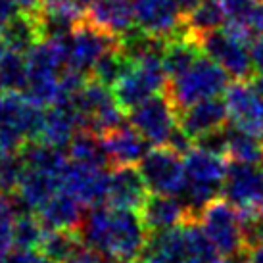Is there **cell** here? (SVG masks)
<instances>
[{
    "label": "cell",
    "instance_id": "cell-15",
    "mask_svg": "<svg viewBox=\"0 0 263 263\" xmlns=\"http://www.w3.org/2000/svg\"><path fill=\"white\" fill-rule=\"evenodd\" d=\"M139 213L150 233L175 229L190 221L189 210L183 204V200L167 194H150Z\"/></svg>",
    "mask_w": 263,
    "mask_h": 263
},
{
    "label": "cell",
    "instance_id": "cell-10",
    "mask_svg": "<svg viewBox=\"0 0 263 263\" xmlns=\"http://www.w3.org/2000/svg\"><path fill=\"white\" fill-rule=\"evenodd\" d=\"M108 189H110V173L106 171V167H96L69 160L67 167L62 173V190L77 198L85 208L106 204Z\"/></svg>",
    "mask_w": 263,
    "mask_h": 263
},
{
    "label": "cell",
    "instance_id": "cell-23",
    "mask_svg": "<svg viewBox=\"0 0 263 263\" xmlns=\"http://www.w3.org/2000/svg\"><path fill=\"white\" fill-rule=\"evenodd\" d=\"M202 56H204V52H202L198 41L192 35H184V37L167 41L163 56H161L167 79H177L183 73H186Z\"/></svg>",
    "mask_w": 263,
    "mask_h": 263
},
{
    "label": "cell",
    "instance_id": "cell-17",
    "mask_svg": "<svg viewBox=\"0 0 263 263\" xmlns=\"http://www.w3.org/2000/svg\"><path fill=\"white\" fill-rule=\"evenodd\" d=\"M102 140L111 167L137 165L144 160V156L150 152V146H152L140 133H137L133 127H127V125L119 127L116 131L106 133Z\"/></svg>",
    "mask_w": 263,
    "mask_h": 263
},
{
    "label": "cell",
    "instance_id": "cell-33",
    "mask_svg": "<svg viewBox=\"0 0 263 263\" xmlns=\"http://www.w3.org/2000/svg\"><path fill=\"white\" fill-rule=\"evenodd\" d=\"M25 169H27V165H25L20 152L8 154L4 158H0V184H2V190L6 196L14 194L17 190Z\"/></svg>",
    "mask_w": 263,
    "mask_h": 263
},
{
    "label": "cell",
    "instance_id": "cell-39",
    "mask_svg": "<svg viewBox=\"0 0 263 263\" xmlns=\"http://www.w3.org/2000/svg\"><path fill=\"white\" fill-rule=\"evenodd\" d=\"M250 54H252V62H254L256 73H263V35L261 37H257L256 41L252 43Z\"/></svg>",
    "mask_w": 263,
    "mask_h": 263
},
{
    "label": "cell",
    "instance_id": "cell-2",
    "mask_svg": "<svg viewBox=\"0 0 263 263\" xmlns=\"http://www.w3.org/2000/svg\"><path fill=\"white\" fill-rule=\"evenodd\" d=\"M167 83L169 79L163 69L161 56H150L142 62L133 64L129 71L114 85L111 92L116 96L119 108L129 114L154 95L163 92L167 88Z\"/></svg>",
    "mask_w": 263,
    "mask_h": 263
},
{
    "label": "cell",
    "instance_id": "cell-34",
    "mask_svg": "<svg viewBox=\"0 0 263 263\" xmlns=\"http://www.w3.org/2000/svg\"><path fill=\"white\" fill-rule=\"evenodd\" d=\"M14 223L15 212L10 204V198H0V263L14 248Z\"/></svg>",
    "mask_w": 263,
    "mask_h": 263
},
{
    "label": "cell",
    "instance_id": "cell-19",
    "mask_svg": "<svg viewBox=\"0 0 263 263\" xmlns=\"http://www.w3.org/2000/svg\"><path fill=\"white\" fill-rule=\"evenodd\" d=\"M142 257L150 263H186L190 257L184 225L150 233Z\"/></svg>",
    "mask_w": 263,
    "mask_h": 263
},
{
    "label": "cell",
    "instance_id": "cell-26",
    "mask_svg": "<svg viewBox=\"0 0 263 263\" xmlns=\"http://www.w3.org/2000/svg\"><path fill=\"white\" fill-rule=\"evenodd\" d=\"M67 156L71 161H79L87 165H96V167L110 165V158H108L102 137L90 131H77L67 146Z\"/></svg>",
    "mask_w": 263,
    "mask_h": 263
},
{
    "label": "cell",
    "instance_id": "cell-31",
    "mask_svg": "<svg viewBox=\"0 0 263 263\" xmlns=\"http://www.w3.org/2000/svg\"><path fill=\"white\" fill-rule=\"evenodd\" d=\"M46 229L43 227L41 219L33 213L17 215L14 223V248L35 250L41 248Z\"/></svg>",
    "mask_w": 263,
    "mask_h": 263
},
{
    "label": "cell",
    "instance_id": "cell-47",
    "mask_svg": "<svg viewBox=\"0 0 263 263\" xmlns=\"http://www.w3.org/2000/svg\"><path fill=\"white\" fill-rule=\"evenodd\" d=\"M100 263H129V261H123V259H119L116 256H102Z\"/></svg>",
    "mask_w": 263,
    "mask_h": 263
},
{
    "label": "cell",
    "instance_id": "cell-52",
    "mask_svg": "<svg viewBox=\"0 0 263 263\" xmlns=\"http://www.w3.org/2000/svg\"><path fill=\"white\" fill-rule=\"evenodd\" d=\"M2 194H4V190H2V184H0V198H2Z\"/></svg>",
    "mask_w": 263,
    "mask_h": 263
},
{
    "label": "cell",
    "instance_id": "cell-25",
    "mask_svg": "<svg viewBox=\"0 0 263 263\" xmlns=\"http://www.w3.org/2000/svg\"><path fill=\"white\" fill-rule=\"evenodd\" d=\"M227 23V14L221 0H202L192 12L184 15V27L194 39L217 31Z\"/></svg>",
    "mask_w": 263,
    "mask_h": 263
},
{
    "label": "cell",
    "instance_id": "cell-46",
    "mask_svg": "<svg viewBox=\"0 0 263 263\" xmlns=\"http://www.w3.org/2000/svg\"><path fill=\"white\" fill-rule=\"evenodd\" d=\"M73 0H43V6H62V4H69Z\"/></svg>",
    "mask_w": 263,
    "mask_h": 263
},
{
    "label": "cell",
    "instance_id": "cell-30",
    "mask_svg": "<svg viewBox=\"0 0 263 263\" xmlns=\"http://www.w3.org/2000/svg\"><path fill=\"white\" fill-rule=\"evenodd\" d=\"M131 66H133L131 60L125 56L123 50L119 46H116V48H110L102 58L96 62V66L90 71V77L95 81H98V83L106 85V87L114 88V85L129 71Z\"/></svg>",
    "mask_w": 263,
    "mask_h": 263
},
{
    "label": "cell",
    "instance_id": "cell-20",
    "mask_svg": "<svg viewBox=\"0 0 263 263\" xmlns=\"http://www.w3.org/2000/svg\"><path fill=\"white\" fill-rule=\"evenodd\" d=\"M87 17L100 29L119 39L135 27L133 0H95L87 10Z\"/></svg>",
    "mask_w": 263,
    "mask_h": 263
},
{
    "label": "cell",
    "instance_id": "cell-9",
    "mask_svg": "<svg viewBox=\"0 0 263 263\" xmlns=\"http://www.w3.org/2000/svg\"><path fill=\"white\" fill-rule=\"evenodd\" d=\"M135 25L154 37L171 39L184 37V15L177 0H133Z\"/></svg>",
    "mask_w": 263,
    "mask_h": 263
},
{
    "label": "cell",
    "instance_id": "cell-51",
    "mask_svg": "<svg viewBox=\"0 0 263 263\" xmlns=\"http://www.w3.org/2000/svg\"><path fill=\"white\" fill-rule=\"evenodd\" d=\"M129 263H150V261H146V259H135V261H129Z\"/></svg>",
    "mask_w": 263,
    "mask_h": 263
},
{
    "label": "cell",
    "instance_id": "cell-50",
    "mask_svg": "<svg viewBox=\"0 0 263 263\" xmlns=\"http://www.w3.org/2000/svg\"><path fill=\"white\" fill-rule=\"evenodd\" d=\"M6 44H4V41H2V37H0V58H2V56H4V54H6Z\"/></svg>",
    "mask_w": 263,
    "mask_h": 263
},
{
    "label": "cell",
    "instance_id": "cell-12",
    "mask_svg": "<svg viewBox=\"0 0 263 263\" xmlns=\"http://www.w3.org/2000/svg\"><path fill=\"white\" fill-rule=\"evenodd\" d=\"M229 123L242 131L263 137V102L250 83L234 81L225 90Z\"/></svg>",
    "mask_w": 263,
    "mask_h": 263
},
{
    "label": "cell",
    "instance_id": "cell-6",
    "mask_svg": "<svg viewBox=\"0 0 263 263\" xmlns=\"http://www.w3.org/2000/svg\"><path fill=\"white\" fill-rule=\"evenodd\" d=\"M150 194L179 196L184 189V160L167 146H154L139 163Z\"/></svg>",
    "mask_w": 263,
    "mask_h": 263
},
{
    "label": "cell",
    "instance_id": "cell-38",
    "mask_svg": "<svg viewBox=\"0 0 263 263\" xmlns=\"http://www.w3.org/2000/svg\"><path fill=\"white\" fill-rule=\"evenodd\" d=\"M100 259H102V254H98L96 250H90V248H87V246H83V248L66 263H100Z\"/></svg>",
    "mask_w": 263,
    "mask_h": 263
},
{
    "label": "cell",
    "instance_id": "cell-45",
    "mask_svg": "<svg viewBox=\"0 0 263 263\" xmlns=\"http://www.w3.org/2000/svg\"><path fill=\"white\" fill-rule=\"evenodd\" d=\"M92 2H95V0H73V4L77 8H79V10H83V12H85V14H87V10L90 6H92Z\"/></svg>",
    "mask_w": 263,
    "mask_h": 263
},
{
    "label": "cell",
    "instance_id": "cell-7",
    "mask_svg": "<svg viewBox=\"0 0 263 263\" xmlns=\"http://www.w3.org/2000/svg\"><path fill=\"white\" fill-rule=\"evenodd\" d=\"M200 48L210 60L221 66L234 81H250L256 75L248 44L231 37L225 29L205 33L196 39Z\"/></svg>",
    "mask_w": 263,
    "mask_h": 263
},
{
    "label": "cell",
    "instance_id": "cell-41",
    "mask_svg": "<svg viewBox=\"0 0 263 263\" xmlns=\"http://www.w3.org/2000/svg\"><path fill=\"white\" fill-rule=\"evenodd\" d=\"M250 85H252V88L256 90V95L261 98L263 102V73H256L252 79H250Z\"/></svg>",
    "mask_w": 263,
    "mask_h": 263
},
{
    "label": "cell",
    "instance_id": "cell-53",
    "mask_svg": "<svg viewBox=\"0 0 263 263\" xmlns=\"http://www.w3.org/2000/svg\"><path fill=\"white\" fill-rule=\"evenodd\" d=\"M0 33H2V25H0Z\"/></svg>",
    "mask_w": 263,
    "mask_h": 263
},
{
    "label": "cell",
    "instance_id": "cell-48",
    "mask_svg": "<svg viewBox=\"0 0 263 263\" xmlns=\"http://www.w3.org/2000/svg\"><path fill=\"white\" fill-rule=\"evenodd\" d=\"M186 263H219V261H210V259H202V257H189Z\"/></svg>",
    "mask_w": 263,
    "mask_h": 263
},
{
    "label": "cell",
    "instance_id": "cell-27",
    "mask_svg": "<svg viewBox=\"0 0 263 263\" xmlns=\"http://www.w3.org/2000/svg\"><path fill=\"white\" fill-rule=\"evenodd\" d=\"M229 160L263 165V137L229 125Z\"/></svg>",
    "mask_w": 263,
    "mask_h": 263
},
{
    "label": "cell",
    "instance_id": "cell-24",
    "mask_svg": "<svg viewBox=\"0 0 263 263\" xmlns=\"http://www.w3.org/2000/svg\"><path fill=\"white\" fill-rule=\"evenodd\" d=\"M20 154H22L27 169H39V171L54 173L58 177H62L64 169L69 163L62 148L52 146V144L43 142V140H27L20 148Z\"/></svg>",
    "mask_w": 263,
    "mask_h": 263
},
{
    "label": "cell",
    "instance_id": "cell-40",
    "mask_svg": "<svg viewBox=\"0 0 263 263\" xmlns=\"http://www.w3.org/2000/svg\"><path fill=\"white\" fill-rule=\"evenodd\" d=\"M22 12H37L43 6V0H15Z\"/></svg>",
    "mask_w": 263,
    "mask_h": 263
},
{
    "label": "cell",
    "instance_id": "cell-49",
    "mask_svg": "<svg viewBox=\"0 0 263 263\" xmlns=\"http://www.w3.org/2000/svg\"><path fill=\"white\" fill-rule=\"evenodd\" d=\"M33 263H54V261H52V259H48V257H44L43 254H39L37 259H35Z\"/></svg>",
    "mask_w": 263,
    "mask_h": 263
},
{
    "label": "cell",
    "instance_id": "cell-43",
    "mask_svg": "<svg viewBox=\"0 0 263 263\" xmlns=\"http://www.w3.org/2000/svg\"><path fill=\"white\" fill-rule=\"evenodd\" d=\"M248 261L250 263H263V244L257 246L256 250H252L248 254Z\"/></svg>",
    "mask_w": 263,
    "mask_h": 263
},
{
    "label": "cell",
    "instance_id": "cell-32",
    "mask_svg": "<svg viewBox=\"0 0 263 263\" xmlns=\"http://www.w3.org/2000/svg\"><path fill=\"white\" fill-rule=\"evenodd\" d=\"M236 212L240 217L244 252L250 254L252 250L263 244V208H250V210H236Z\"/></svg>",
    "mask_w": 263,
    "mask_h": 263
},
{
    "label": "cell",
    "instance_id": "cell-8",
    "mask_svg": "<svg viewBox=\"0 0 263 263\" xmlns=\"http://www.w3.org/2000/svg\"><path fill=\"white\" fill-rule=\"evenodd\" d=\"M150 231L140 213L135 210L111 208L110 231H108V256H116L123 261H135L146 248Z\"/></svg>",
    "mask_w": 263,
    "mask_h": 263
},
{
    "label": "cell",
    "instance_id": "cell-5",
    "mask_svg": "<svg viewBox=\"0 0 263 263\" xmlns=\"http://www.w3.org/2000/svg\"><path fill=\"white\" fill-rule=\"evenodd\" d=\"M200 225L217 248L219 256L231 257L244 252L240 217L236 208L227 200L217 198L212 204L205 205V210L200 215Z\"/></svg>",
    "mask_w": 263,
    "mask_h": 263
},
{
    "label": "cell",
    "instance_id": "cell-14",
    "mask_svg": "<svg viewBox=\"0 0 263 263\" xmlns=\"http://www.w3.org/2000/svg\"><path fill=\"white\" fill-rule=\"evenodd\" d=\"M150 190L146 181L135 165H119L110 173V189H108V204L121 210H140Z\"/></svg>",
    "mask_w": 263,
    "mask_h": 263
},
{
    "label": "cell",
    "instance_id": "cell-36",
    "mask_svg": "<svg viewBox=\"0 0 263 263\" xmlns=\"http://www.w3.org/2000/svg\"><path fill=\"white\" fill-rule=\"evenodd\" d=\"M229 20H238L256 4V0H221Z\"/></svg>",
    "mask_w": 263,
    "mask_h": 263
},
{
    "label": "cell",
    "instance_id": "cell-37",
    "mask_svg": "<svg viewBox=\"0 0 263 263\" xmlns=\"http://www.w3.org/2000/svg\"><path fill=\"white\" fill-rule=\"evenodd\" d=\"M37 252L35 250H22L12 248L8 252V256L2 259V263H33L37 259Z\"/></svg>",
    "mask_w": 263,
    "mask_h": 263
},
{
    "label": "cell",
    "instance_id": "cell-11",
    "mask_svg": "<svg viewBox=\"0 0 263 263\" xmlns=\"http://www.w3.org/2000/svg\"><path fill=\"white\" fill-rule=\"evenodd\" d=\"M223 196L236 210L263 208V171L254 163L229 160Z\"/></svg>",
    "mask_w": 263,
    "mask_h": 263
},
{
    "label": "cell",
    "instance_id": "cell-44",
    "mask_svg": "<svg viewBox=\"0 0 263 263\" xmlns=\"http://www.w3.org/2000/svg\"><path fill=\"white\" fill-rule=\"evenodd\" d=\"M219 263H250V261H248V254H246V252H242V254H236V256L225 257V259L219 261Z\"/></svg>",
    "mask_w": 263,
    "mask_h": 263
},
{
    "label": "cell",
    "instance_id": "cell-4",
    "mask_svg": "<svg viewBox=\"0 0 263 263\" xmlns=\"http://www.w3.org/2000/svg\"><path fill=\"white\" fill-rule=\"evenodd\" d=\"M116 46H119V39L100 29L85 14L73 33L67 37V67L90 75L96 62Z\"/></svg>",
    "mask_w": 263,
    "mask_h": 263
},
{
    "label": "cell",
    "instance_id": "cell-16",
    "mask_svg": "<svg viewBox=\"0 0 263 263\" xmlns=\"http://www.w3.org/2000/svg\"><path fill=\"white\" fill-rule=\"evenodd\" d=\"M229 123V111H227L225 98H208L184 108L179 114V127L189 135L192 140L202 137L205 133L225 127Z\"/></svg>",
    "mask_w": 263,
    "mask_h": 263
},
{
    "label": "cell",
    "instance_id": "cell-28",
    "mask_svg": "<svg viewBox=\"0 0 263 263\" xmlns=\"http://www.w3.org/2000/svg\"><path fill=\"white\" fill-rule=\"evenodd\" d=\"M77 231H46L39 254L52 259L54 263H66L83 248Z\"/></svg>",
    "mask_w": 263,
    "mask_h": 263
},
{
    "label": "cell",
    "instance_id": "cell-3",
    "mask_svg": "<svg viewBox=\"0 0 263 263\" xmlns=\"http://www.w3.org/2000/svg\"><path fill=\"white\" fill-rule=\"evenodd\" d=\"M127 116L133 129L140 133L152 146H165L171 133L179 125V111L165 90L148 98Z\"/></svg>",
    "mask_w": 263,
    "mask_h": 263
},
{
    "label": "cell",
    "instance_id": "cell-35",
    "mask_svg": "<svg viewBox=\"0 0 263 263\" xmlns=\"http://www.w3.org/2000/svg\"><path fill=\"white\" fill-rule=\"evenodd\" d=\"M229 125L231 123L198 137L194 140L196 148L208 154H213V156H219V158H229Z\"/></svg>",
    "mask_w": 263,
    "mask_h": 263
},
{
    "label": "cell",
    "instance_id": "cell-1",
    "mask_svg": "<svg viewBox=\"0 0 263 263\" xmlns=\"http://www.w3.org/2000/svg\"><path fill=\"white\" fill-rule=\"evenodd\" d=\"M229 79L231 75L223 67L217 66L213 60L202 56L186 73L169 81L165 92L171 98L177 111L181 114L192 104L208 100V98H217L229 88Z\"/></svg>",
    "mask_w": 263,
    "mask_h": 263
},
{
    "label": "cell",
    "instance_id": "cell-22",
    "mask_svg": "<svg viewBox=\"0 0 263 263\" xmlns=\"http://www.w3.org/2000/svg\"><path fill=\"white\" fill-rule=\"evenodd\" d=\"M0 37H2L8 50L29 54L43 41L35 12H20V14H15L10 22L4 23Z\"/></svg>",
    "mask_w": 263,
    "mask_h": 263
},
{
    "label": "cell",
    "instance_id": "cell-42",
    "mask_svg": "<svg viewBox=\"0 0 263 263\" xmlns=\"http://www.w3.org/2000/svg\"><path fill=\"white\" fill-rule=\"evenodd\" d=\"M200 2H202V0H177V4H179V8H181L183 15H186L189 12H192Z\"/></svg>",
    "mask_w": 263,
    "mask_h": 263
},
{
    "label": "cell",
    "instance_id": "cell-21",
    "mask_svg": "<svg viewBox=\"0 0 263 263\" xmlns=\"http://www.w3.org/2000/svg\"><path fill=\"white\" fill-rule=\"evenodd\" d=\"M35 17H37L43 41L67 39L85 17V12L79 10L73 2H69L62 6H41L35 12Z\"/></svg>",
    "mask_w": 263,
    "mask_h": 263
},
{
    "label": "cell",
    "instance_id": "cell-29",
    "mask_svg": "<svg viewBox=\"0 0 263 263\" xmlns=\"http://www.w3.org/2000/svg\"><path fill=\"white\" fill-rule=\"evenodd\" d=\"M27 58L20 52L6 50L0 58V92H25L27 88Z\"/></svg>",
    "mask_w": 263,
    "mask_h": 263
},
{
    "label": "cell",
    "instance_id": "cell-13",
    "mask_svg": "<svg viewBox=\"0 0 263 263\" xmlns=\"http://www.w3.org/2000/svg\"><path fill=\"white\" fill-rule=\"evenodd\" d=\"M77 131H81V117L69 100V96H64L44 110L43 127H41L37 140L64 148L69 146Z\"/></svg>",
    "mask_w": 263,
    "mask_h": 263
},
{
    "label": "cell",
    "instance_id": "cell-18",
    "mask_svg": "<svg viewBox=\"0 0 263 263\" xmlns=\"http://www.w3.org/2000/svg\"><path fill=\"white\" fill-rule=\"evenodd\" d=\"M83 213L85 205L69 192L60 190L43 208H39L37 217L46 231H77Z\"/></svg>",
    "mask_w": 263,
    "mask_h": 263
}]
</instances>
